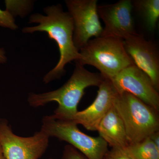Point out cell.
I'll return each instance as SVG.
<instances>
[{
	"instance_id": "obj_1",
	"label": "cell",
	"mask_w": 159,
	"mask_h": 159,
	"mask_svg": "<svg viewBox=\"0 0 159 159\" xmlns=\"http://www.w3.org/2000/svg\"><path fill=\"white\" fill-rule=\"evenodd\" d=\"M46 15L39 13L31 15L29 23H37V26L25 27V33L43 31L48 33L50 39L57 43L60 52V58L54 68L49 71L43 78L45 84L59 79L65 74V67L72 61L79 59V51L73 40L74 24L68 12H65L61 5L48 6L43 9Z\"/></svg>"
},
{
	"instance_id": "obj_2",
	"label": "cell",
	"mask_w": 159,
	"mask_h": 159,
	"mask_svg": "<svg viewBox=\"0 0 159 159\" xmlns=\"http://www.w3.org/2000/svg\"><path fill=\"white\" fill-rule=\"evenodd\" d=\"M104 79L100 73H92L76 63L70 78L61 87L42 93H31L28 102L30 106L34 107L44 106L50 102H57L58 107L52 116L55 119L72 120L78 112L77 106L85 89L93 86L99 87Z\"/></svg>"
},
{
	"instance_id": "obj_3",
	"label": "cell",
	"mask_w": 159,
	"mask_h": 159,
	"mask_svg": "<svg viewBox=\"0 0 159 159\" xmlns=\"http://www.w3.org/2000/svg\"><path fill=\"white\" fill-rule=\"evenodd\" d=\"M79 53L76 63L95 67L104 79L111 80L125 68L134 65L125 51L123 40L116 38H94Z\"/></svg>"
},
{
	"instance_id": "obj_4",
	"label": "cell",
	"mask_w": 159,
	"mask_h": 159,
	"mask_svg": "<svg viewBox=\"0 0 159 159\" xmlns=\"http://www.w3.org/2000/svg\"><path fill=\"white\" fill-rule=\"evenodd\" d=\"M113 106L122 119L129 144L159 130V111L132 94H118Z\"/></svg>"
},
{
	"instance_id": "obj_5",
	"label": "cell",
	"mask_w": 159,
	"mask_h": 159,
	"mask_svg": "<svg viewBox=\"0 0 159 159\" xmlns=\"http://www.w3.org/2000/svg\"><path fill=\"white\" fill-rule=\"evenodd\" d=\"M72 120L43 117L41 130L50 137L65 141L80 152L88 159H102L108 150V144L100 136L92 137L80 130Z\"/></svg>"
},
{
	"instance_id": "obj_6",
	"label": "cell",
	"mask_w": 159,
	"mask_h": 159,
	"mask_svg": "<svg viewBox=\"0 0 159 159\" xmlns=\"http://www.w3.org/2000/svg\"><path fill=\"white\" fill-rule=\"evenodd\" d=\"M49 138L41 129L31 136H19L7 119H0V145L6 159H39L48 147Z\"/></svg>"
},
{
	"instance_id": "obj_7",
	"label": "cell",
	"mask_w": 159,
	"mask_h": 159,
	"mask_svg": "<svg viewBox=\"0 0 159 159\" xmlns=\"http://www.w3.org/2000/svg\"><path fill=\"white\" fill-rule=\"evenodd\" d=\"M68 12L74 24L73 40L78 50L91 38L100 37L103 28L99 21L97 0H66Z\"/></svg>"
},
{
	"instance_id": "obj_8",
	"label": "cell",
	"mask_w": 159,
	"mask_h": 159,
	"mask_svg": "<svg viewBox=\"0 0 159 159\" xmlns=\"http://www.w3.org/2000/svg\"><path fill=\"white\" fill-rule=\"evenodd\" d=\"M119 94H132L159 112V93L148 75L134 65L125 68L111 80Z\"/></svg>"
},
{
	"instance_id": "obj_9",
	"label": "cell",
	"mask_w": 159,
	"mask_h": 159,
	"mask_svg": "<svg viewBox=\"0 0 159 159\" xmlns=\"http://www.w3.org/2000/svg\"><path fill=\"white\" fill-rule=\"evenodd\" d=\"M130 0H121L114 4L98 6V15L105 25L101 36L124 40L137 34L134 27Z\"/></svg>"
},
{
	"instance_id": "obj_10",
	"label": "cell",
	"mask_w": 159,
	"mask_h": 159,
	"mask_svg": "<svg viewBox=\"0 0 159 159\" xmlns=\"http://www.w3.org/2000/svg\"><path fill=\"white\" fill-rule=\"evenodd\" d=\"M125 51L135 65L147 74L159 90V54L152 42L137 34L123 40Z\"/></svg>"
},
{
	"instance_id": "obj_11",
	"label": "cell",
	"mask_w": 159,
	"mask_h": 159,
	"mask_svg": "<svg viewBox=\"0 0 159 159\" xmlns=\"http://www.w3.org/2000/svg\"><path fill=\"white\" fill-rule=\"evenodd\" d=\"M97 97L89 107L77 112L72 120L87 130L97 131L102 118L113 106L118 93L110 80L104 79L99 87Z\"/></svg>"
},
{
	"instance_id": "obj_12",
	"label": "cell",
	"mask_w": 159,
	"mask_h": 159,
	"mask_svg": "<svg viewBox=\"0 0 159 159\" xmlns=\"http://www.w3.org/2000/svg\"><path fill=\"white\" fill-rule=\"evenodd\" d=\"M97 131L99 136L111 148L126 147L129 145L122 119L114 106L102 118Z\"/></svg>"
},
{
	"instance_id": "obj_13",
	"label": "cell",
	"mask_w": 159,
	"mask_h": 159,
	"mask_svg": "<svg viewBox=\"0 0 159 159\" xmlns=\"http://www.w3.org/2000/svg\"><path fill=\"white\" fill-rule=\"evenodd\" d=\"M132 2L133 8L141 16L146 29L153 32L159 17V0H135Z\"/></svg>"
},
{
	"instance_id": "obj_14",
	"label": "cell",
	"mask_w": 159,
	"mask_h": 159,
	"mask_svg": "<svg viewBox=\"0 0 159 159\" xmlns=\"http://www.w3.org/2000/svg\"><path fill=\"white\" fill-rule=\"evenodd\" d=\"M126 148L133 159H159V150L149 137Z\"/></svg>"
},
{
	"instance_id": "obj_15",
	"label": "cell",
	"mask_w": 159,
	"mask_h": 159,
	"mask_svg": "<svg viewBox=\"0 0 159 159\" xmlns=\"http://www.w3.org/2000/svg\"><path fill=\"white\" fill-rule=\"evenodd\" d=\"M126 147H112L107 152L102 159H133Z\"/></svg>"
},
{
	"instance_id": "obj_16",
	"label": "cell",
	"mask_w": 159,
	"mask_h": 159,
	"mask_svg": "<svg viewBox=\"0 0 159 159\" xmlns=\"http://www.w3.org/2000/svg\"><path fill=\"white\" fill-rule=\"evenodd\" d=\"M0 27L15 30L18 26L15 22L14 18L7 10L0 9Z\"/></svg>"
},
{
	"instance_id": "obj_17",
	"label": "cell",
	"mask_w": 159,
	"mask_h": 159,
	"mask_svg": "<svg viewBox=\"0 0 159 159\" xmlns=\"http://www.w3.org/2000/svg\"><path fill=\"white\" fill-rule=\"evenodd\" d=\"M61 159H88L82 153L70 145L64 148Z\"/></svg>"
},
{
	"instance_id": "obj_18",
	"label": "cell",
	"mask_w": 159,
	"mask_h": 159,
	"mask_svg": "<svg viewBox=\"0 0 159 159\" xmlns=\"http://www.w3.org/2000/svg\"><path fill=\"white\" fill-rule=\"evenodd\" d=\"M157 148L159 150V130L155 132L149 137Z\"/></svg>"
},
{
	"instance_id": "obj_19",
	"label": "cell",
	"mask_w": 159,
	"mask_h": 159,
	"mask_svg": "<svg viewBox=\"0 0 159 159\" xmlns=\"http://www.w3.org/2000/svg\"><path fill=\"white\" fill-rule=\"evenodd\" d=\"M7 61L6 52L3 48H0V63L4 64Z\"/></svg>"
},
{
	"instance_id": "obj_20",
	"label": "cell",
	"mask_w": 159,
	"mask_h": 159,
	"mask_svg": "<svg viewBox=\"0 0 159 159\" xmlns=\"http://www.w3.org/2000/svg\"><path fill=\"white\" fill-rule=\"evenodd\" d=\"M0 159H6L3 155L1 145H0Z\"/></svg>"
},
{
	"instance_id": "obj_21",
	"label": "cell",
	"mask_w": 159,
	"mask_h": 159,
	"mask_svg": "<svg viewBox=\"0 0 159 159\" xmlns=\"http://www.w3.org/2000/svg\"><path fill=\"white\" fill-rule=\"evenodd\" d=\"M53 159V158H50V159Z\"/></svg>"
}]
</instances>
